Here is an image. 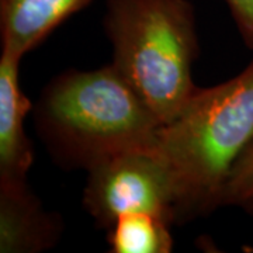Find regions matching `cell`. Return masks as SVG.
<instances>
[{
  "label": "cell",
  "instance_id": "277c9868",
  "mask_svg": "<svg viewBox=\"0 0 253 253\" xmlns=\"http://www.w3.org/2000/svg\"><path fill=\"white\" fill-rule=\"evenodd\" d=\"M83 207L100 228L118 218L145 212L176 225V189L158 149H136L113 156L87 172Z\"/></svg>",
  "mask_w": 253,
  "mask_h": 253
},
{
  "label": "cell",
  "instance_id": "6da1fadb",
  "mask_svg": "<svg viewBox=\"0 0 253 253\" xmlns=\"http://www.w3.org/2000/svg\"><path fill=\"white\" fill-rule=\"evenodd\" d=\"M33 113L40 139L66 170L89 172L120 154L156 149L162 126L113 63L58 75Z\"/></svg>",
  "mask_w": 253,
  "mask_h": 253
},
{
  "label": "cell",
  "instance_id": "52a82bcc",
  "mask_svg": "<svg viewBox=\"0 0 253 253\" xmlns=\"http://www.w3.org/2000/svg\"><path fill=\"white\" fill-rule=\"evenodd\" d=\"M93 0H0L1 51L20 58Z\"/></svg>",
  "mask_w": 253,
  "mask_h": 253
},
{
  "label": "cell",
  "instance_id": "7a4b0ae2",
  "mask_svg": "<svg viewBox=\"0 0 253 253\" xmlns=\"http://www.w3.org/2000/svg\"><path fill=\"white\" fill-rule=\"evenodd\" d=\"M253 139V61L221 84L199 89L161 126L158 152L176 189V225L222 207L226 183Z\"/></svg>",
  "mask_w": 253,
  "mask_h": 253
},
{
  "label": "cell",
  "instance_id": "5b68a950",
  "mask_svg": "<svg viewBox=\"0 0 253 253\" xmlns=\"http://www.w3.org/2000/svg\"><path fill=\"white\" fill-rule=\"evenodd\" d=\"M63 232L61 215L46 211L27 180H0V253H41Z\"/></svg>",
  "mask_w": 253,
  "mask_h": 253
},
{
  "label": "cell",
  "instance_id": "ba28073f",
  "mask_svg": "<svg viewBox=\"0 0 253 253\" xmlns=\"http://www.w3.org/2000/svg\"><path fill=\"white\" fill-rule=\"evenodd\" d=\"M170 224L152 214L120 217L107 231L111 253H169L173 251Z\"/></svg>",
  "mask_w": 253,
  "mask_h": 253
},
{
  "label": "cell",
  "instance_id": "3957f363",
  "mask_svg": "<svg viewBox=\"0 0 253 253\" xmlns=\"http://www.w3.org/2000/svg\"><path fill=\"white\" fill-rule=\"evenodd\" d=\"M111 63L165 126L199 90L196 10L189 0H106Z\"/></svg>",
  "mask_w": 253,
  "mask_h": 253
},
{
  "label": "cell",
  "instance_id": "9c48e42d",
  "mask_svg": "<svg viewBox=\"0 0 253 253\" xmlns=\"http://www.w3.org/2000/svg\"><path fill=\"white\" fill-rule=\"evenodd\" d=\"M222 206L239 208L253 217V139L232 169L226 183Z\"/></svg>",
  "mask_w": 253,
  "mask_h": 253
},
{
  "label": "cell",
  "instance_id": "8992f818",
  "mask_svg": "<svg viewBox=\"0 0 253 253\" xmlns=\"http://www.w3.org/2000/svg\"><path fill=\"white\" fill-rule=\"evenodd\" d=\"M21 58L0 54V180H27L34 161L24 120L34 106L20 86Z\"/></svg>",
  "mask_w": 253,
  "mask_h": 253
},
{
  "label": "cell",
  "instance_id": "30bf717a",
  "mask_svg": "<svg viewBox=\"0 0 253 253\" xmlns=\"http://www.w3.org/2000/svg\"><path fill=\"white\" fill-rule=\"evenodd\" d=\"M246 48L253 51V0H225Z\"/></svg>",
  "mask_w": 253,
  "mask_h": 253
}]
</instances>
